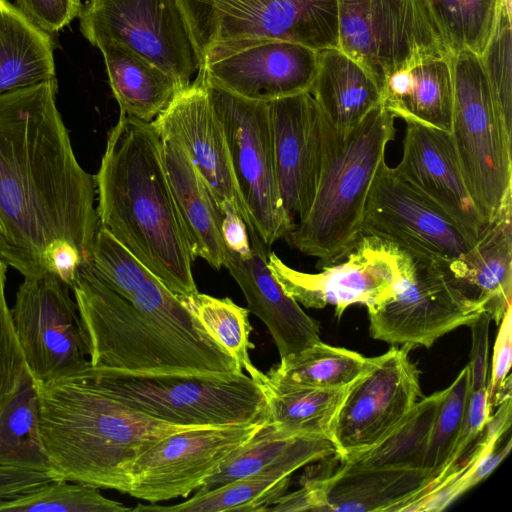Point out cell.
Wrapping results in <instances>:
<instances>
[{
	"label": "cell",
	"instance_id": "1",
	"mask_svg": "<svg viewBox=\"0 0 512 512\" xmlns=\"http://www.w3.org/2000/svg\"><path fill=\"white\" fill-rule=\"evenodd\" d=\"M56 78L0 94V257L71 286L100 227L94 176L76 159Z\"/></svg>",
	"mask_w": 512,
	"mask_h": 512
},
{
	"label": "cell",
	"instance_id": "2",
	"mask_svg": "<svg viewBox=\"0 0 512 512\" xmlns=\"http://www.w3.org/2000/svg\"><path fill=\"white\" fill-rule=\"evenodd\" d=\"M71 290L91 366L153 373L243 372L153 273L127 299L84 264Z\"/></svg>",
	"mask_w": 512,
	"mask_h": 512
},
{
	"label": "cell",
	"instance_id": "3",
	"mask_svg": "<svg viewBox=\"0 0 512 512\" xmlns=\"http://www.w3.org/2000/svg\"><path fill=\"white\" fill-rule=\"evenodd\" d=\"M100 227L176 296L198 292L194 261L151 122L120 113L94 176Z\"/></svg>",
	"mask_w": 512,
	"mask_h": 512
},
{
	"label": "cell",
	"instance_id": "4",
	"mask_svg": "<svg viewBox=\"0 0 512 512\" xmlns=\"http://www.w3.org/2000/svg\"><path fill=\"white\" fill-rule=\"evenodd\" d=\"M39 424L53 472L64 480L129 493L136 459L160 439L200 427L138 412L82 373L36 383Z\"/></svg>",
	"mask_w": 512,
	"mask_h": 512
},
{
	"label": "cell",
	"instance_id": "5",
	"mask_svg": "<svg viewBox=\"0 0 512 512\" xmlns=\"http://www.w3.org/2000/svg\"><path fill=\"white\" fill-rule=\"evenodd\" d=\"M395 117L381 104L347 133L323 115L322 162L307 214L286 238L321 268L342 261L362 237L368 194L388 143Z\"/></svg>",
	"mask_w": 512,
	"mask_h": 512
},
{
	"label": "cell",
	"instance_id": "6",
	"mask_svg": "<svg viewBox=\"0 0 512 512\" xmlns=\"http://www.w3.org/2000/svg\"><path fill=\"white\" fill-rule=\"evenodd\" d=\"M81 371L128 407L174 425L246 424L266 416L265 394L244 372L153 373L90 364Z\"/></svg>",
	"mask_w": 512,
	"mask_h": 512
},
{
	"label": "cell",
	"instance_id": "7",
	"mask_svg": "<svg viewBox=\"0 0 512 512\" xmlns=\"http://www.w3.org/2000/svg\"><path fill=\"white\" fill-rule=\"evenodd\" d=\"M201 65L267 40L338 46L337 0H176ZM201 67V66H200Z\"/></svg>",
	"mask_w": 512,
	"mask_h": 512
},
{
	"label": "cell",
	"instance_id": "8",
	"mask_svg": "<svg viewBox=\"0 0 512 512\" xmlns=\"http://www.w3.org/2000/svg\"><path fill=\"white\" fill-rule=\"evenodd\" d=\"M450 66V134L467 189L488 225L512 201V133L497 111L480 56L451 53Z\"/></svg>",
	"mask_w": 512,
	"mask_h": 512
},
{
	"label": "cell",
	"instance_id": "9",
	"mask_svg": "<svg viewBox=\"0 0 512 512\" xmlns=\"http://www.w3.org/2000/svg\"><path fill=\"white\" fill-rule=\"evenodd\" d=\"M447 265L404 252L391 294L367 308L370 336L390 345L430 348L445 334L470 327L485 312L484 302Z\"/></svg>",
	"mask_w": 512,
	"mask_h": 512
},
{
	"label": "cell",
	"instance_id": "10",
	"mask_svg": "<svg viewBox=\"0 0 512 512\" xmlns=\"http://www.w3.org/2000/svg\"><path fill=\"white\" fill-rule=\"evenodd\" d=\"M337 1V47L360 64L381 91L397 70L421 58L450 55L424 0Z\"/></svg>",
	"mask_w": 512,
	"mask_h": 512
},
{
	"label": "cell",
	"instance_id": "11",
	"mask_svg": "<svg viewBox=\"0 0 512 512\" xmlns=\"http://www.w3.org/2000/svg\"><path fill=\"white\" fill-rule=\"evenodd\" d=\"M205 85L223 127L239 193L260 239L271 246L294 225L277 185L269 104Z\"/></svg>",
	"mask_w": 512,
	"mask_h": 512
},
{
	"label": "cell",
	"instance_id": "12",
	"mask_svg": "<svg viewBox=\"0 0 512 512\" xmlns=\"http://www.w3.org/2000/svg\"><path fill=\"white\" fill-rule=\"evenodd\" d=\"M78 17L91 45H123L172 76L181 90L200 69L176 0H88Z\"/></svg>",
	"mask_w": 512,
	"mask_h": 512
},
{
	"label": "cell",
	"instance_id": "13",
	"mask_svg": "<svg viewBox=\"0 0 512 512\" xmlns=\"http://www.w3.org/2000/svg\"><path fill=\"white\" fill-rule=\"evenodd\" d=\"M70 290L54 274L24 278L10 309L25 367L37 384L89 365L80 314Z\"/></svg>",
	"mask_w": 512,
	"mask_h": 512
},
{
	"label": "cell",
	"instance_id": "14",
	"mask_svg": "<svg viewBox=\"0 0 512 512\" xmlns=\"http://www.w3.org/2000/svg\"><path fill=\"white\" fill-rule=\"evenodd\" d=\"M374 236L409 255L449 264L473 243L439 207L400 179L383 161L366 201L362 237Z\"/></svg>",
	"mask_w": 512,
	"mask_h": 512
},
{
	"label": "cell",
	"instance_id": "15",
	"mask_svg": "<svg viewBox=\"0 0 512 512\" xmlns=\"http://www.w3.org/2000/svg\"><path fill=\"white\" fill-rule=\"evenodd\" d=\"M264 419L200 426L160 439L134 462L128 494L150 503L187 497L252 438Z\"/></svg>",
	"mask_w": 512,
	"mask_h": 512
},
{
	"label": "cell",
	"instance_id": "16",
	"mask_svg": "<svg viewBox=\"0 0 512 512\" xmlns=\"http://www.w3.org/2000/svg\"><path fill=\"white\" fill-rule=\"evenodd\" d=\"M411 350L407 345H392L373 357L370 367L350 385L333 428L335 457L369 448L418 402L419 370L410 359Z\"/></svg>",
	"mask_w": 512,
	"mask_h": 512
},
{
	"label": "cell",
	"instance_id": "17",
	"mask_svg": "<svg viewBox=\"0 0 512 512\" xmlns=\"http://www.w3.org/2000/svg\"><path fill=\"white\" fill-rule=\"evenodd\" d=\"M404 251L374 236H363L340 261L316 274L301 272L269 252L270 271L285 293L306 308L335 307L340 318L351 305L367 308L385 300L400 274Z\"/></svg>",
	"mask_w": 512,
	"mask_h": 512
},
{
	"label": "cell",
	"instance_id": "18",
	"mask_svg": "<svg viewBox=\"0 0 512 512\" xmlns=\"http://www.w3.org/2000/svg\"><path fill=\"white\" fill-rule=\"evenodd\" d=\"M334 458L338 465L306 477L266 511L401 512L433 481L423 469H380Z\"/></svg>",
	"mask_w": 512,
	"mask_h": 512
},
{
	"label": "cell",
	"instance_id": "19",
	"mask_svg": "<svg viewBox=\"0 0 512 512\" xmlns=\"http://www.w3.org/2000/svg\"><path fill=\"white\" fill-rule=\"evenodd\" d=\"M151 123L160 138L182 146L218 204L232 205L249 235H258L239 193L223 127L201 76L197 74Z\"/></svg>",
	"mask_w": 512,
	"mask_h": 512
},
{
	"label": "cell",
	"instance_id": "20",
	"mask_svg": "<svg viewBox=\"0 0 512 512\" xmlns=\"http://www.w3.org/2000/svg\"><path fill=\"white\" fill-rule=\"evenodd\" d=\"M318 51L300 43L267 40L204 62L198 75L205 83L250 100L270 102L309 92Z\"/></svg>",
	"mask_w": 512,
	"mask_h": 512
},
{
	"label": "cell",
	"instance_id": "21",
	"mask_svg": "<svg viewBox=\"0 0 512 512\" xmlns=\"http://www.w3.org/2000/svg\"><path fill=\"white\" fill-rule=\"evenodd\" d=\"M277 185L295 226L309 211L321 171L323 113L309 92L268 102Z\"/></svg>",
	"mask_w": 512,
	"mask_h": 512
},
{
	"label": "cell",
	"instance_id": "22",
	"mask_svg": "<svg viewBox=\"0 0 512 512\" xmlns=\"http://www.w3.org/2000/svg\"><path fill=\"white\" fill-rule=\"evenodd\" d=\"M393 171L477 241L487 224L467 189L450 132L406 123L402 158Z\"/></svg>",
	"mask_w": 512,
	"mask_h": 512
},
{
	"label": "cell",
	"instance_id": "23",
	"mask_svg": "<svg viewBox=\"0 0 512 512\" xmlns=\"http://www.w3.org/2000/svg\"><path fill=\"white\" fill-rule=\"evenodd\" d=\"M251 255L242 258L226 250L224 267L242 290L249 312L268 328L280 358L321 341L318 323L288 296L270 271L266 245L250 236Z\"/></svg>",
	"mask_w": 512,
	"mask_h": 512
},
{
	"label": "cell",
	"instance_id": "24",
	"mask_svg": "<svg viewBox=\"0 0 512 512\" xmlns=\"http://www.w3.org/2000/svg\"><path fill=\"white\" fill-rule=\"evenodd\" d=\"M161 140V153L178 215L193 259L224 267L226 248L220 230L219 204L185 150Z\"/></svg>",
	"mask_w": 512,
	"mask_h": 512
},
{
	"label": "cell",
	"instance_id": "25",
	"mask_svg": "<svg viewBox=\"0 0 512 512\" xmlns=\"http://www.w3.org/2000/svg\"><path fill=\"white\" fill-rule=\"evenodd\" d=\"M382 105L395 117L451 132L453 83L450 55L421 58L392 73Z\"/></svg>",
	"mask_w": 512,
	"mask_h": 512
},
{
	"label": "cell",
	"instance_id": "26",
	"mask_svg": "<svg viewBox=\"0 0 512 512\" xmlns=\"http://www.w3.org/2000/svg\"><path fill=\"white\" fill-rule=\"evenodd\" d=\"M335 455L330 440L295 434L264 419L252 438L229 457L196 494L266 470H283L292 475L301 467Z\"/></svg>",
	"mask_w": 512,
	"mask_h": 512
},
{
	"label": "cell",
	"instance_id": "27",
	"mask_svg": "<svg viewBox=\"0 0 512 512\" xmlns=\"http://www.w3.org/2000/svg\"><path fill=\"white\" fill-rule=\"evenodd\" d=\"M512 201L489 223L475 244L447 266L484 302L485 312L499 325L512 298Z\"/></svg>",
	"mask_w": 512,
	"mask_h": 512
},
{
	"label": "cell",
	"instance_id": "28",
	"mask_svg": "<svg viewBox=\"0 0 512 512\" xmlns=\"http://www.w3.org/2000/svg\"><path fill=\"white\" fill-rule=\"evenodd\" d=\"M333 128L347 133L382 104L373 77L338 47L318 51L316 76L309 90Z\"/></svg>",
	"mask_w": 512,
	"mask_h": 512
},
{
	"label": "cell",
	"instance_id": "29",
	"mask_svg": "<svg viewBox=\"0 0 512 512\" xmlns=\"http://www.w3.org/2000/svg\"><path fill=\"white\" fill-rule=\"evenodd\" d=\"M98 49L122 114L152 122L181 90L172 76L123 45L105 43Z\"/></svg>",
	"mask_w": 512,
	"mask_h": 512
},
{
	"label": "cell",
	"instance_id": "30",
	"mask_svg": "<svg viewBox=\"0 0 512 512\" xmlns=\"http://www.w3.org/2000/svg\"><path fill=\"white\" fill-rule=\"evenodd\" d=\"M56 78L52 36L0 0V94Z\"/></svg>",
	"mask_w": 512,
	"mask_h": 512
},
{
	"label": "cell",
	"instance_id": "31",
	"mask_svg": "<svg viewBox=\"0 0 512 512\" xmlns=\"http://www.w3.org/2000/svg\"><path fill=\"white\" fill-rule=\"evenodd\" d=\"M245 370L265 394L266 420L295 434L332 440L334 424L350 386L277 387L253 364Z\"/></svg>",
	"mask_w": 512,
	"mask_h": 512
},
{
	"label": "cell",
	"instance_id": "32",
	"mask_svg": "<svg viewBox=\"0 0 512 512\" xmlns=\"http://www.w3.org/2000/svg\"><path fill=\"white\" fill-rule=\"evenodd\" d=\"M0 467L53 472L40 432L37 385L26 368L0 408Z\"/></svg>",
	"mask_w": 512,
	"mask_h": 512
},
{
	"label": "cell",
	"instance_id": "33",
	"mask_svg": "<svg viewBox=\"0 0 512 512\" xmlns=\"http://www.w3.org/2000/svg\"><path fill=\"white\" fill-rule=\"evenodd\" d=\"M445 392L446 389L419 399L378 442L338 459L372 468L424 470L427 445Z\"/></svg>",
	"mask_w": 512,
	"mask_h": 512
},
{
	"label": "cell",
	"instance_id": "34",
	"mask_svg": "<svg viewBox=\"0 0 512 512\" xmlns=\"http://www.w3.org/2000/svg\"><path fill=\"white\" fill-rule=\"evenodd\" d=\"M373 357L322 341L280 358L266 374L277 387L345 388L371 365Z\"/></svg>",
	"mask_w": 512,
	"mask_h": 512
},
{
	"label": "cell",
	"instance_id": "35",
	"mask_svg": "<svg viewBox=\"0 0 512 512\" xmlns=\"http://www.w3.org/2000/svg\"><path fill=\"white\" fill-rule=\"evenodd\" d=\"M290 476L283 470H266L237 479L172 506L139 504L132 511L220 512L266 511L285 494Z\"/></svg>",
	"mask_w": 512,
	"mask_h": 512
},
{
	"label": "cell",
	"instance_id": "36",
	"mask_svg": "<svg viewBox=\"0 0 512 512\" xmlns=\"http://www.w3.org/2000/svg\"><path fill=\"white\" fill-rule=\"evenodd\" d=\"M449 54L481 55L496 26L503 0H424Z\"/></svg>",
	"mask_w": 512,
	"mask_h": 512
},
{
	"label": "cell",
	"instance_id": "37",
	"mask_svg": "<svg viewBox=\"0 0 512 512\" xmlns=\"http://www.w3.org/2000/svg\"><path fill=\"white\" fill-rule=\"evenodd\" d=\"M496 408V413L490 416L485 428L472 446L465 464L449 477L428 487L410 500L401 512L440 511L470 490L469 475L472 468L510 430L512 399H505Z\"/></svg>",
	"mask_w": 512,
	"mask_h": 512
},
{
	"label": "cell",
	"instance_id": "38",
	"mask_svg": "<svg viewBox=\"0 0 512 512\" xmlns=\"http://www.w3.org/2000/svg\"><path fill=\"white\" fill-rule=\"evenodd\" d=\"M178 297L243 369L252 364L248 354L252 327L247 308L238 306L228 297L216 298L199 292Z\"/></svg>",
	"mask_w": 512,
	"mask_h": 512
},
{
	"label": "cell",
	"instance_id": "39",
	"mask_svg": "<svg viewBox=\"0 0 512 512\" xmlns=\"http://www.w3.org/2000/svg\"><path fill=\"white\" fill-rule=\"evenodd\" d=\"M122 503L104 497L99 488L58 479L0 507V512H124Z\"/></svg>",
	"mask_w": 512,
	"mask_h": 512
},
{
	"label": "cell",
	"instance_id": "40",
	"mask_svg": "<svg viewBox=\"0 0 512 512\" xmlns=\"http://www.w3.org/2000/svg\"><path fill=\"white\" fill-rule=\"evenodd\" d=\"M470 394V369L468 364L446 388L427 445L424 470L434 483L444 470L461 433ZM428 485V486H429Z\"/></svg>",
	"mask_w": 512,
	"mask_h": 512
},
{
	"label": "cell",
	"instance_id": "41",
	"mask_svg": "<svg viewBox=\"0 0 512 512\" xmlns=\"http://www.w3.org/2000/svg\"><path fill=\"white\" fill-rule=\"evenodd\" d=\"M511 0H503L493 33L480 59L497 111L512 133Z\"/></svg>",
	"mask_w": 512,
	"mask_h": 512
},
{
	"label": "cell",
	"instance_id": "42",
	"mask_svg": "<svg viewBox=\"0 0 512 512\" xmlns=\"http://www.w3.org/2000/svg\"><path fill=\"white\" fill-rule=\"evenodd\" d=\"M88 264L104 284L127 299L152 273L103 227Z\"/></svg>",
	"mask_w": 512,
	"mask_h": 512
},
{
	"label": "cell",
	"instance_id": "43",
	"mask_svg": "<svg viewBox=\"0 0 512 512\" xmlns=\"http://www.w3.org/2000/svg\"><path fill=\"white\" fill-rule=\"evenodd\" d=\"M7 268L0 257V408L26 368L5 295Z\"/></svg>",
	"mask_w": 512,
	"mask_h": 512
},
{
	"label": "cell",
	"instance_id": "44",
	"mask_svg": "<svg viewBox=\"0 0 512 512\" xmlns=\"http://www.w3.org/2000/svg\"><path fill=\"white\" fill-rule=\"evenodd\" d=\"M512 306L509 307L499 323L494 344L491 370L489 372V402L491 408L497 407L511 396V376L509 371L512 359Z\"/></svg>",
	"mask_w": 512,
	"mask_h": 512
},
{
	"label": "cell",
	"instance_id": "45",
	"mask_svg": "<svg viewBox=\"0 0 512 512\" xmlns=\"http://www.w3.org/2000/svg\"><path fill=\"white\" fill-rule=\"evenodd\" d=\"M82 6L81 0H16V7L51 36L78 17Z\"/></svg>",
	"mask_w": 512,
	"mask_h": 512
},
{
	"label": "cell",
	"instance_id": "46",
	"mask_svg": "<svg viewBox=\"0 0 512 512\" xmlns=\"http://www.w3.org/2000/svg\"><path fill=\"white\" fill-rule=\"evenodd\" d=\"M58 479L53 472L0 467V507Z\"/></svg>",
	"mask_w": 512,
	"mask_h": 512
},
{
	"label": "cell",
	"instance_id": "47",
	"mask_svg": "<svg viewBox=\"0 0 512 512\" xmlns=\"http://www.w3.org/2000/svg\"><path fill=\"white\" fill-rule=\"evenodd\" d=\"M492 319L483 312L470 326L472 331V347L470 361V387L485 388L489 384V330Z\"/></svg>",
	"mask_w": 512,
	"mask_h": 512
},
{
	"label": "cell",
	"instance_id": "48",
	"mask_svg": "<svg viewBox=\"0 0 512 512\" xmlns=\"http://www.w3.org/2000/svg\"><path fill=\"white\" fill-rule=\"evenodd\" d=\"M221 221L220 230L226 250L247 258L251 255L249 230L232 205L227 202L219 204Z\"/></svg>",
	"mask_w": 512,
	"mask_h": 512
}]
</instances>
